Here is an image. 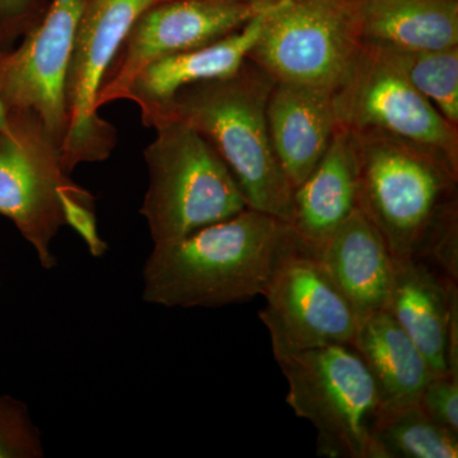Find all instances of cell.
Wrapping results in <instances>:
<instances>
[{"label":"cell","instance_id":"6da1fadb","mask_svg":"<svg viewBox=\"0 0 458 458\" xmlns=\"http://www.w3.org/2000/svg\"><path fill=\"white\" fill-rule=\"evenodd\" d=\"M291 225L247 209L159 243L144 262L141 298L168 309H219L264 294Z\"/></svg>","mask_w":458,"mask_h":458},{"label":"cell","instance_id":"7a4b0ae2","mask_svg":"<svg viewBox=\"0 0 458 458\" xmlns=\"http://www.w3.org/2000/svg\"><path fill=\"white\" fill-rule=\"evenodd\" d=\"M274 84L247 59L236 74L183 87L140 116L146 128L164 122L191 126L227 165L247 207L289 225L294 189L271 146L267 120Z\"/></svg>","mask_w":458,"mask_h":458},{"label":"cell","instance_id":"3957f363","mask_svg":"<svg viewBox=\"0 0 458 458\" xmlns=\"http://www.w3.org/2000/svg\"><path fill=\"white\" fill-rule=\"evenodd\" d=\"M360 208L394 259L417 254L434 223L457 205L458 167L439 153L379 131H352Z\"/></svg>","mask_w":458,"mask_h":458},{"label":"cell","instance_id":"277c9868","mask_svg":"<svg viewBox=\"0 0 458 458\" xmlns=\"http://www.w3.org/2000/svg\"><path fill=\"white\" fill-rule=\"evenodd\" d=\"M153 129L155 140L144 149L149 183L140 212L155 245L249 208L227 165L195 129L181 122Z\"/></svg>","mask_w":458,"mask_h":458},{"label":"cell","instance_id":"5b68a950","mask_svg":"<svg viewBox=\"0 0 458 458\" xmlns=\"http://www.w3.org/2000/svg\"><path fill=\"white\" fill-rule=\"evenodd\" d=\"M286 403L318 432V454L370 458V430L381 408L375 381L349 344H330L276 360Z\"/></svg>","mask_w":458,"mask_h":458},{"label":"cell","instance_id":"8992f818","mask_svg":"<svg viewBox=\"0 0 458 458\" xmlns=\"http://www.w3.org/2000/svg\"><path fill=\"white\" fill-rule=\"evenodd\" d=\"M361 47L360 0H276L249 59L276 82L335 93Z\"/></svg>","mask_w":458,"mask_h":458},{"label":"cell","instance_id":"52a82bcc","mask_svg":"<svg viewBox=\"0 0 458 458\" xmlns=\"http://www.w3.org/2000/svg\"><path fill=\"white\" fill-rule=\"evenodd\" d=\"M86 192L64 170L62 150L38 114L5 113L0 128V216L16 225L44 269L56 267L51 243L65 225L63 198Z\"/></svg>","mask_w":458,"mask_h":458},{"label":"cell","instance_id":"ba28073f","mask_svg":"<svg viewBox=\"0 0 458 458\" xmlns=\"http://www.w3.org/2000/svg\"><path fill=\"white\" fill-rule=\"evenodd\" d=\"M165 0H84L65 80L64 170L104 162L117 146V131L99 116L96 99L108 68L131 31L150 7Z\"/></svg>","mask_w":458,"mask_h":458},{"label":"cell","instance_id":"9c48e42d","mask_svg":"<svg viewBox=\"0 0 458 458\" xmlns=\"http://www.w3.org/2000/svg\"><path fill=\"white\" fill-rule=\"evenodd\" d=\"M262 295L267 306L259 318L269 331L276 360L318 346L351 344L360 322L318 255L294 232Z\"/></svg>","mask_w":458,"mask_h":458},{"label":"cell","instance_id":"30bf717a","mask_svg":"<svg viewBox=\"0 0 458 458\" xmlns=\"http://www.w3.org/2000/svg\"><path fill=\"white\" fill-rule=\"evenodd\" d=\"M334 102L344 128L411 141L458 167V126L369 45L363 44L351 73L334 93Z\"/></svg>","mask_w":458,"mask_h":458},{"label":"cell","instance_id":"8fae6325","mask_svg":"<svg viewBox=\"0 0 458 458\" xmlns=\"http://www.w3.org/2000/svg\"><path fill=\"white\" fill-rule=\"evenodd\" d=\"M274 0H165L131 26L108 68L96 107L123 99L135 75L150 63L221 40L238 31Z\"/></svg>","mask_w":458,"mask_h":458},{"label":"cell","instance_id":"7c38bea8","mask_svg":"<svg viewBox=\"0 0 458 458\" xmlns=\"http://www.w3.org/2000/svg\"><path fill=\"white\" fill-rule=\"evenodd\" d=\"M84 0H50L38 26L0 51L3 113L38 114L62 150L66 134L65 80Z\"/></svg>","mask_w":458,"mask_h":458},{"label":"cell","instance_id":"4fadbf2b","mask_svg":"<svg viewBox=\"0 0 458 458\" xmlns=\"http://www.w3.org/2000/svg\"><path fill=\"white\" fill-rule=\"evenodd\" d=\"M386 311L427 358L433 375L450 372V335L458 328L456 280L420 259H394V279Z\"/></svg>","mask_w":458,"mask_h":458},{"label":"cell","instance_id":"5bb4252c","mask_svg":"<svg viewBox=\"0 0 458 458\" xmlns=\"http://www.w3.org/2000/svg\"><path fill=\"white\" fill-rule=\"evenodd\" d=\"M360 208V167L354 132L339 125L330 146L293 192L289 225L318 255L321 247Z\"/></svg>","mask_w":458,"mask_h":458},{"label":"cell","instance_id":"9a60e30c","mask_svg":"<svg viewBox=\"0 0 458 458\" xmlns=\"http://www.w3.org/2000/svg\"><path fill=\"white\" fill-rule=\"evenodd\" d=\"M267 120L271 146L295 189L315 170L339 128L334 92L276 82Z\"/></svg>","mask_w":458,"mask_h":458},{"label":"cell","instance_id":"2e32d148","mask_svg":"<svg viewBox=\"0 0 458 458\" xmlns=\"http://www.w3.org/2000/svg\"><path fill=\"white\" fill-rule=\"evenodd\" d=\"M318 258L358 318L386 309L393 285L394 258L360 208L328 238Z\"/></svg>","mask_w":458,"mask_h":458},{"label":"cell","instance_id":"e0dca14e","mask_svg":"<svg viewBox=\"0 0 458 458\" xmlns=\"http://www.w3.org/2000/svg\"><path fill=\"white\" fill-rule=\"evenodd\" d=\"M276 0L238 31L221 40L161 57L135 75L123 99L140 111L165 104L183 87L236 74L260 38L267 13Z\"/></svg>","mask_w":458,"mask_h":458},{"label":"cell","instance_id":"ac0fdd59","mask_svg":"<svg viewBox=\"0 0 458 458\" xmlns=\"http://www.w3.org/2000/svg\"><path fill=\"white\" fill-rule=\"evenodd\" d=\"M349 345L369 369L381 408L418 403L433 372L417 344L391 313L382 310L360 318Z\"/></svg>","mask_w":458,"mask_h":458},{"label":"cell","instance_id":"d6986e66","mask_svg":"<svg viewBox=\"0 0 458 458\" xmlns=\"http://www.w3.org/2000/svg\"><path fill=\"white\" fill-rule=\"evenodd\" d=\"M363 44L403 49L458 47V0H360Z\"/></svg>","mask_w":458,"mask_h":458},{"label":"cell","instance_id":"ffe728a7","mask_svg":"<svg viewBox=\"0 0 458 458\" xmlns=\"http://www.w3.org/2000/svg\"><path fill=\"white\" fill-rule=\"evenodd\" d=\"M370 458H456L458 436L437 424L419 403L379 408Z\"/></svg>","mask_w":458,"mask_h":458},{"label":"cell","instance_id":"44dd1931","mask_svg":"<svg viewBox=\"0 0 458 458\" xmlns=\"http://www.w3.org/2000/svg\"><path fill=\"white\" fill-rule=\"evenodd\" d=\"M369 47L458 126V47L439 50Z\"/></svg>","mask_w":458,"mask_h":458},{"label":"cell","instance_id":"7402d4cb","mask_svg":"<svg viewBox=\"0 0 458 458\" xmlns=\"http://www.w3.org/2000/svg\"><path fill=\"white\" fill-rule=\"evenodd\" d=\"M40 432L25 403L0 396V458L44 457Z\"/></svg>","mask_w":458,"mask_h":458},{"label":"cell","instance_id":"603a6c76","mask_svg":"<svg viewBox=\"0 0 458 458\" xmlns=\"http://www.w3.org/2000/svg\"><path fill=\"white\" fill-rule=\"evenodd\" d=\"M457 205L434 223L414 258L420 259L448 278L458 280Z\"/></svg>","mask_w":458,"mask_h":458},{"label":"cell","instance_id":"cb8c5ba5","mask_svg":"<svg viewBox=\"0 0 458 458\" xmlns=\"http://www.w3.org/2000/svg\"><path fill=\"white\" fill-rule=\"evenodd\" d=\"M418 403L437 424L458 436V376L433 375Z\"/></svg>","mask_w":458,"mask_h":458},{"label":"cell","instance_id":"d4e9b609","mask_svg":"<svg viewBox=\"0 0 458 458\" xmlns=\"http://www.w3.org/2000/svg\"><path fill=\"white\" fill-rule=\"evenodd\" d=\"M50 0H0V51L16 47L38 26Z\"/></svg>","mask_w":458,"mask_h":458},{"label":"cell","instance_id":"484cf974","mask_svg":"<svg viewBox=\"0 0 458 458\" xmlns=\"http://www.w3.org/2000/svg\"><path fill=\"white\" fill-rule=\"evenodd\" d=\"M65 225L83 238L90 254L101 258L107 251L106 243L99 237L95 214V198L89 192L71 194L63 198Z\"/></svg>","mask_w":458,"mask_h":458},{"label":"cell","instance_id":"4316f807","mask_svg":"<svg viewBox=\"0 0 458 458\" xmlns=\"http://www.w3.org/2000/svg\"><path fill=\"white\" fill-rule=\"evenodd\" d=\"M5 122L4 113H3L2 107H0V128H2L3 123Z\"/></svg>","mask_w":458,"mask_h":458},{"label":"cell","instance_id":"83f0119b","mask_svg":"<svg viewBox=\"0 0 458 458\" xmlns=\"http://www.w3.org/2000/svg\"><path fill=\"white\" fill-rule=\"evenodd\" d=\"M242 2H252V0H242Z\"/></svg>","mask_w":458,"mask_h":458}]
</instances>
